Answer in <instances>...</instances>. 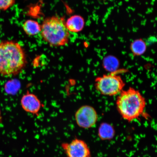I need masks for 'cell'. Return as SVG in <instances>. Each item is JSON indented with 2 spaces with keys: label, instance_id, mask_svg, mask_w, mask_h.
<instances>
[{
  "label": "cell",
  "instance_id": "13",
  "mask_svg": "<svg viewBox=\"0 0 157 157\" xmlns=\"http://www.w3.org/2000/svg\"><path fill=\"white\" fill-rule=\"evenodd\" d=\"M15 0H0V11H6L14 5Z\"/></svg>",
  "mask_w": 157,
  "mask_h": 157
},
{
  "label": "cell",
  "instance_id": "12",
  "mask_svg": "<svg viewBox=\"0 0 157 157\" xmlns=\"http://www.w3.org/2000/svg\"><path fill=\"white\" fill-rule=\"evenodd\" d=\"M104 67L106 69L110 71L114 72L118 66V61L113 56H109L105 58L103 62Z\"/></svg>",
  "mask_w": 157,
  "mask_h": 157
},
{
  "label": "cell",
  "instance_id": "10",
  "mask_svg": "<svg viewBox=\"0 0 157 157\" xmlns=\"http://www.w3.org/2000/svg\"><path fill=\"white\" fill-rule=\"evenodd\" d=\"M23 29L25 34L29 36H33L38 34L41 32V26L37 21L28 20L23 23Z\"/></svg>",
  "mask_w": 157,
  "mask_h": 157
},
{
  "label": "cell",
  "instance_id": "4",
  "mask_svg": "<svg viewBox=\"0 0 157 157\" xmlns=\"http://www.w3.org/2000/svg\"><path fill=\"white\" fill-rule=\"evenodd\" d=\"M125 85L122 78L115 71L98 77L95 82L97 91L102 95L109 97L119 94Z\"/></svg>",
  "mask_w": 157,
  "mask_h": 157
},
{
  "label": "cell",
  "instance_id": "7",
  "mask_svg": "<svg viewBox=\"0 0 157 157\" xmlns=\"http://www.w3.org/2000/svg\"><path fill=\"white\" fill-rule=\"evenodd\" d=\"M21 104L25 112L37 116L42 107V103L37 96L28 91L21 97Z\"/></svg>",
  "mask_w": 157,
  "mask_h": 157
},
{
  "label": "cell",
  "instance_id": "9",
  "mask_svg": "<svg viewBox=\"0 0 157 157\" xmlns=\"http://www.w3.org/2000/svg\"><path fill=\"white\" fill-rule=\"evenodd\" d=\"M98 136L102 140H111L114 137L115 132L112 125L107 123L100 125L98 131Z\"/></svg>",
  "mask_w": 157,
  "mask_h": 157
},
{
  "label": "cell",
  "instance_id": "11",
  "mask_svg": "<svg viewBox=\"0 0 157 157\" xmlns=\"http://www.w3.org/2000/svg\"><path fill=\"white\" fill-rule=\"evenodd\" d=\"M130 48L133 56H140L146 52L147 44L142 39H136L131 43Z\"/></svg>",
  "mask_w": 157,
  "mask_h": 157
},
{
  "label": "cell",
  "instance_id": "5",
  "mask_svg": "<svg viewBox=\"0 0 157 157\" xmlns=\"http://www.w3.org/2000/svg\"><path fill=\"white\" fill-rule=\"evenodd\" d=\"M75 117L78 126L84 129L93 127L98 120L97 111L94 107L89 105H84L80 107L76 111Z\"/></svg>",
  "mask_w": 157,
  "mask_h": 157
},
{
  "label": "cell",
  "instance_id": "8",
  "mask_svg": "<svg viewBox=\"0 0 157 157\" xmlns=\"http://www.w3.org/2000/svg\"><path fill=\"white\" fill-rule=\"evenodd\" d=\"M67 28L72 33H79L83 30L85 25V21L81 15L72 16L66 21Z\"/></svg>",
  "mask_w": 157,
  "mask_h": 157
},
{
  "label": "cell",
  "instance_id": "3",
  "mask_svg": "<svg viewBox=\"0 0 157 157\" xmlns=\"http://www.w3.org/2000/svg\"><path fill=\"white\" fill-rule=\"evenodd\" d=\"M41 26V35L51 46H65L69 40L70 33L64 17L52 16L44 20Z\"/></svg>",
  "mask_w": 157,
  "mask_h": 157
},
{
  "label": "cell",
  "instance_id": "6",
  "mask_svg": "<svg viewBox=\"0 0 157 157\" xmlns=\"http://www.w3.org/2000/svg\"><path fill=\"white\" fill-rule=\"evenodd\" d=\"M66 157H91V151L85 141L75 138L61 145Z\"/></svg>",
  "mask_w": 157,
  "mask_h": 157
},
{
  "label": "cell",
  "instance_id": "14",
  "mask_svg": "<svg viewBox=\"0 0 157 157\" xmlns=\"http://www.w3.org/2000/svg\"><path fill=\"white\" fill-rule=\"evenodd\" d=\"M2 118L1 112V109H0V124H1L2 123Z\"/></svg>",
  "mask_w": 157,
  "mask_h": 157
},
{
  "label": "cell",
  "instance_id": "1",
  "mask_svg": "<svg viewBox=\"0 0 157 157\" xmlns=\"http://www.w3.org/2000/svg\"><path fill=\"white\" fill-rule=\"evenodd\" d=\"M24 50L19 43L12 40L0 42V74L17 75L26 64Z\"/></svg>",
  "mask_w": 157,
  "mask_h": 157
},
{
  "label": "cell",
  "instance_id": "2",
  "mask_svg": "<svg viewBox=\"0 0 157 157\" xmlns=\"http://www.w3.org/2000/svg\"><path fill=\"white\" fill-rule=\"evenodd\" d=\"M116 105L120 114L125 120L130 122L138 119L143 114L146 101L140 91L130 87L123 90L119 94Z\"/></svg>",
  "mask_w": 157,
  "mask_h": 157
}]
</instances>
